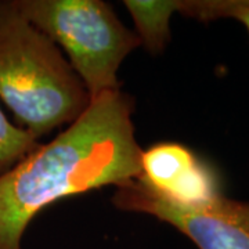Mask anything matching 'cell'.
Returning a JSON list of instances; mask_svg holds the SVG:
<instances>
[{
    "instance_id": "obj_1",
    "label": "cell",
    "mask_w": 249,
    "mask_h": 249,
    "mask_svg": "<svg viewBox=\"0 0 249 249\" xmlns=\"http://www.w3.org/2000/svg\"><path fill=\"white\" fill-rule=\"evenodd\" d=\"M134 98L122 90L91 100L55 139L0 176V249H22L29 223L62 198L139 178Z\"/></svg>"
},
{
    "instance_id": "obj_2",
    "label": "cell",
    "mask_w": 249,
    "mask_h": 249,
    "mask_svg": "<svg viewBox=\"0 0 249 249\" xmlns=\"http://www.w3.org/2000/svg\"><path fill=\"white\" fill-rule=\"evenodd\" d=\"M0 100L36 140L75 122L91 103L60 47L14 0H0Z\"/></svg>"
},
{
    "instance_id": "obj_3",
    "label": "cell",
    "mask_w": 249,
    "mask_h": 249,
    "mask_svg": "<svg viewBox=\"0 0 249 249\" xmlns=\"http://www.w3.org/2000/svg\"><path fill=\"white\" fill-rule=\"evenodd\" d=\"M19 13L64 50L91 100L121 90L118 71L140 47L112 7L101 0H14Z\"/></svg>"
},
{
    "instance_id": "obj_4",
    "label": "cell",
    "mask_w": 249,
    "mask_h": 249,
    "mask_svg": "<svg viewBox=\"0 0 249 249\" xmlns=\"http://www.w3.org/2000/svg\"><path fill=\"white\" fill-rule=\"evenodd\" d=\"M112 204L168 223L198 249H249V202L220 196L208 204L181 206L133 178L115 187Z\"/></svg>"
},
{
    "instance_id": "obj_5",
    "label": "cell",
    "mask_w": 249,
    "mask_h": 249,
    "mask_svg": "<svg viewBox=\"0 0 249 249\" xmlns=\"http://www.w3.org/2000/svg\"><path fill=\"white\" fill-rule=\"evenodd\" d=\"M137 178L181 206L208 204L223 196L216 170L181 142H157L142 150Z\"/></svg>"
},
{
    "instance_id": "obj_6",
    "label": "cell",
    "mask_w": 249,
    "mask_h": 249,
    "mask_svg": "<svg viewBox=\"0 0 249 249\" xmlns=\"http://www.w3.org/2000/svg\"><path fill=\"white\" fill-rule=\"evenodd\" d=\"M124 4L140 45L148 53H162L170 42V19L178 11L180 0H124Z\"/></svg>"
},
{
    "instance_id": "obj_7",
    "label": "cell",
    "mask_w": 249,
    "mask_h": 249,
    "mask_svg": "<svg viewBox=\"0 0 249 249\" xmlns=\"http://www.w3.org/2000/svg\"><path fill=\"white\" fill-rule=\"evenodd\" d=\"M39 144L27 129L11 124L0 108V176L13 169Z\"/></svg>"
},
{
    "instance_id": "obj_8",
    "label": "cell",
    "mask_w": 249,
    "mask_h": 249,
    "mask_svg": "<svg viewBox=\"0 0 249 249\" xmlns=\"http://www.w3.org/2000/svg\"><path fill=\"white\" fill-rule=\"evenodd\" d=\"M187 18H194L201 22L235 19L249 34V0H191Z\"/></svg>"
}]
</instances>
